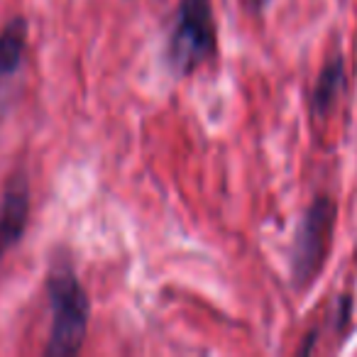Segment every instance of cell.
Here are the masks:
<instances>
[{
    "mask_svg": "<svg viewBox=\"0 0 357 357\" xmlns=\"http://www.w3.org/2000/svg\"><path fill=\"white\" fill-rule=\"evenodd\" d=\"M335 215L337 206L331 196H318L308 206L306 215L296 230V243H294L291 277L296 289H308L313 279L321 274L323 264H326V255L331 250Z\"/></svg>",
    "mask_w": 357,
    "mask_h": 357,
    "instance_id": "3",
    "label": "cell"
},
{
    "mask_svg": "<svg viewBox=\"0 0 357 357\" xmlns=\"http://www.w3.org/2000/svg\"><path fill=\"white\" fill-rule=\"evenodd\" d=\"M213 6L211 0H181L178 3L176 25L169 40V64L178 76L196 71L201 64L215 56Z\"/></svg>",
    "mask_w": 357,
    "mask_h": 357,
    "instance_id": "2",
    "label": "cell"
},
{
    "mask_svg": "<svg viewBox=\"0 0 357 357\" xmlns=\"http://www.w3.org/2000/svg\"><path fill=\"white\" fill-rule=\"evenodd\" d=\"M30 218V184L22 172L8 181L0 208V257L22 240Z\"/></svg>",
    "mask_w": 357,
    "mask_h": 357,
    "instance_id": "4",
    "label": "cell"
},
{
    "mask_svg": "<svg viewBox=\"0 0 357 357\" xmlns=\"http://www.w3.org/2000/svg\"><path fill=\"white\" fill-rule=\"evenodd\" d=\"M342 84H345V64H342V56L337 54L323 66L316 79V86H313V113L318 118L331 113V108L335 105L337 96L342 91Z\"/></svg>",
    "mask_w": 357,
    "mask_h": 357,
    "instance_id": "5",
    "label": "cell"
},
{
    "mask_svg": "<svg viewBox=\"0 0 357 357\" xmlns=\"http://www.w3.org/2000/svg\"><path fill=\"white\" fill-rule=\"evenodd\" d=\"M27 47V20L13 17L0 32V79L13 76L22 64V54Z\"/></svg>",
    "mask_w": 357,
    "mask_h": 357,
    "instance_id": "6",
    "label": "cell"
},
{
    "mask_svg": "<svg viewBox=\"0 0 357 357\" xmlns=\"http://www.w3.org/2000/svg\"><path fill=\"white\" fill-rule=\"evenodd\" d=\"M47 294L52 303V333L47 355L69 357L84 347L89 331L91 303L81 279L69 262H56L47 279Z\"/></svg>",
    "mask_w": 357,
    "mask_h": 357,
    "instance_id": "1",
    "label": "cell"
}]
</instances>
